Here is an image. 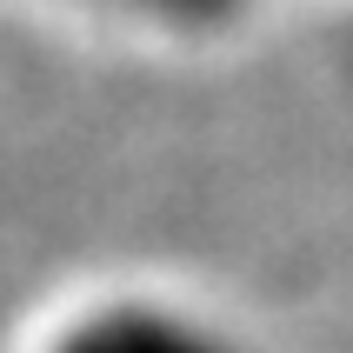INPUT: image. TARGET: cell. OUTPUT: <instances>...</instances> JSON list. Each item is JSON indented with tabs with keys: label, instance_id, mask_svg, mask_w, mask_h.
<instances>
[{
	"label": "cell",
	"instance_id": "2",
	"mask_svg": "<svg viewBox=\"0 0 353 353\" xmlns=\"http://www.w3.org/2000/svg\"><path fill=\"white\" fill-rule=\"evenodd\" d=\"M127 7H147V14H174V20H220L234 0H127Z\"/></svg>",
	"mask_w": 353,
	"mask_h": 353
},
{
	"label": "cell",
	"instance_id": "1",
	"mask_svg": "<svg viewBox=\"0 0 353 353\" xmlns=\"http://www.w3.org/2000/svg\"><path fill=\"white\" fill-rule=\"evenodd\" d=\"M47 353H247L240 340L214 334L207 320H187L174 307H140V300H114L60 327Z\"/></svg>",
	"mask_w": 353,
	"mask_h": 353
}]
</instances>
